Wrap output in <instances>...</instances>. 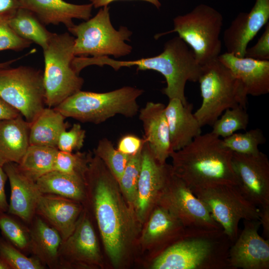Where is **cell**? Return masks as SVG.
<instances>
[{
	"mask_svg": "<svg viewBox=\"0 0 269 269\" xmlns=\"http://www.w3.org/2000/svg\"><path fill=\"white\" fill-rule=\"evenodd\" d=\"M0 269H10L6 262L0 257Z\"/></svg>",
	"mask_w": 269,
	"mask_h": 269,
	"instance_id": "cell-47",
	"label": "cell"
},
{
	"mask_svg": "<svg viewBox=\"0 0 269 269\" xmlns=\"http://www.w3.org/2000/svg\"><path fill=\"white\" fill-rule=\"evenodd\" d=\"M18 59H12L4 62L0 63V68L7 67L10 66V65L15 62Z\"/></svg>",
	"mask_w": 269,
	"mask_h": 269,
	"instance_id": "cell-48",
	"label": "cell"
},
{
	"mask_svg": "<svg viewBox=\"0 0 269 269\" xmlns=\"http://www.w3.org/2000/svg\"><path fill=\"white\" fill-rule=\"evenodd\" d=\"M220 118L212 126L211 133L218 137L225 138L239 130H246L249 122L247 109L237 106L226 110Z\"/></svg>",
	"mask_w": 269,
	"mask_h": 269,
	"instance_id": "cell-31",
	"label": "cell"
},
{
	"mask_svg": "<svg viewBox=\"0 0 269 269\" xmlns=\"http://www.w3.org/2000/svg\"><path fill=\"white\" fill-rule=\"evenodd\" d=\"M192 110V104L185 105L176 98L170 99L165 107L172 151L183 148L201 134L202 127Z\"/></svg>",
	"mask_w": 269,
	"mask_h": 269,
	"instance_id": "cell-24",
	"label": "cell"
},
{
	"mask_svg": "<svg viewBox=\"0 0 269 269\" xmlns=\"http://www.w3.org/2000/svg\"><path fill=\"white\" fill-rule=\"evenodd\" d=\"M156 205L166 209L187 229L223 230L203 203L173 171L160 194Z\"/></svg>",
	"mask_w": 269,
	"mask_h": 269,
	"instance_id": "cell-12",
	"label": "cell"
},
{
	"mask_svg": "<svg viewBox=\"0 0 269 269\" xmlns=\"http://www.w3.org/2000/svg\"><path fill=\"white\" fill-rule=\"evenodd\" d=\"M245 57L259 60H269V23L266 24L265 30L257 43L247 48Z\"/></svg>",
	"mask_w": 269,
	"mask_h": 269,
	"instance_id": "cell-40",
	"label": "cell"
},
{
	"mask_svg": "<svg viewBox=\"0 0 269 269\" xmlns=\"http://www.w3.org/2000/svg\"><path fill=\"white\" fill-rule=\"evenodd\" d=\"M65 119L54 108L45 107L30 124L29 144L57 148L60 134L68 127Z\"/></svg>",
	"mask_w": 269,
	"mask_h": 269,
	"instance_id": "cell-27",
	"label": "cell"
},
{
	"mask_svg": "<svg viewBox=\"0 0 269 269\" xmlns=\"http://www.w3.org/2000/svg\"><path fill=\"white\" fill-rule=\"evenodd\" d=\"M171 165L160 163L153 157L145 141L142 150L141 168L134 210L139 222L142 224L156 205L170 175Z\"/></svg>",
	"mask_w": 269,
	"mask_h": 269,
	"instance_id": "cell-15",
	"label": "cell"
},
{
	"mask_svg": "<svg viewBox=\"0 0 269 269\" xmlns=\"http://www.w3.org/2000/svg\"><path fill=\"white\" fill-rule=\"evenodd\" d=\"M92 156L91 152L76 153L58 150L53 170L85 179L89 161Z\"/></svg>",
	"mask_w": 269,
	"mask_h": 269,
	"instance_id": "cell-33",
	"label": "cell"
},
{
	"mask_svg": "<svg viewBox=\"0 0 269 269\" xmlns=\"http://www.w3.org/2000/svg\"><path fill=\"white\" fill-rule=\"evenodd\" d=\"M35 182L42 194L60 196L83 204L85 201L86 181L82 178L53 170L40 177Z\"/></svg>",
	"mask_w": 269,
	"mask_h": 269,
	"instance_id": "cell-28",
	"label": "cell"
},
{
	"mask_svg": "<svg viewBox=\"0 0 269 269\" xmlns=\"http://www.w3.org/2000/svg\"><path fill=\"white\" fill-rule=\"evenodd\" d=\"M19 7L18 0H0V20L8 22Z\"/></svg>",
	"mask_w": 269,
	"mask_h": 269,
	"instance_id": "cell-42",
	"label": "cell"
},
{
	"mask_svg": "<svg viewBox=\"0 0 269 269\" xmlns=\"http://www.w3.org/2000/svg\"><path fill=\"white\" fill-rule=\"evenodd\" d=\"M269 0H256L249 12H240L225 29L223 41L227 52L245 57L249 43L269 22Z\"/></svg>",
	"mask_w": 269,
	"mask_h": 269,
	"instance_id": "cell-17",
	"label": "cell"
},
{
	"mask_svg": "<svg viewBox=\"0 0 269 269\" xmlns=\"http://www.w3.org/2000/svg\"><path fill=\"white\" fill-rule=\"evenodd\" d=\"M89 215L84 207L74 231L62 241L59 250V269L102 267L101 251Z\"/></svg>",
	"mask_w": 269,
	"mask_h": 269,
	"instance_id": "cell-13",
	"label": "cell"
},
{
	"mask_svg": "<svg viewBox=\"0 0 269 269\" xmlns=\"http://www.w3.org/2000/svg\"><path fill=\"white\" fill-rule=\"evenodd\" d=\"M2 167L9 180L11 190L7 211L30 224L36 215L37 202L42 193L36 182L19 170L16 163L9 162Z\"/></svg>",
	"mask_w": 269,
	"mask_h": 269,
	"instance_id": "cell-21",
	"label": "cell"
},
{
	"mask_svg": "<svg viewBox=\"0 0 269 269\" xmlns=\"http://www.w3.org/2000/svg\"><path fill=\"white\" fill-rule=\"evenodd\" d=\"M244 227L229 251L231 269H269V240L258 233L259 220H244Z\"/></svg>",
	"mask_w": 269,
	"mask_h": 269,
	"instance_id": "cell-16",
	"label": "cell"
},
{
	"mask_svg": "<svg viewBox=\"0 0 269 269\" xmlns=\"http://www.w3.org/2000/svg\"><path fill=\"white\" fill-rule=\"evenodd\" d=\"M143 92L132 86L104 93L80 90L54 109L65 118L99 124L117 115L127 118L136 116L139 112L137 100Z\"/></svg>",
	"mask_w": 269,
	"mask_h": 269,
	"instance_id": "cell-5",
	"label": "cell"
},
{
	"mask_svg": "<svg viewBox=\"0 0 269 269\" xmlns=\"http://www.w3.org/2000/svg\"><path fill=\"white\" fill-rule=\"evenodd\" d=\"M85 137V130L79 124H74L70 130L61 133L57 148L58 150L67 152L79 150L83 146Z\"/></svg>",
	"mask_w": 269,
	"mask_h": 269,
	"instance_id": "cell-38",
	"label": "cell"
},
{
	"mask_svg": "<svg viewBox=\"0 0 269 269\" xmlns=\"http://www.w3.org/2000/svg\"><path fill=\"white\" fill-rule=\"evenodd\" d=\"M28 232L29 252L45 266L59 269V250L63 241L59 233L37 215Z\"/></svg>",
	"mask_w": 269,
	"mask_h": 269,
	"instance_id": "cell-25",
	"label": "cell"
},
{
	"mask_svg": "<svg viewBox=\"0 0 269 269\" xmlns=\"http://www.w3.org/2000/svg\"><path fill=\"white\" fill-rule=\"evenodd\" d=\"M232 153L211 132L201 134L183 148L171 153L172 171L192 191L220 184L237 185Z\"/></svg>",
	"mask_w": 269,
	"mask_h": 269,
	"instance_id": "cell-2",
	"label": "cell"
},
{
	"mask_svg": "<svg viewBox=\"0 0 269 269\" xmlns=\"http://www.w3.org/2000/svg\"><path fill=\"white\" fill-rule=\"evenodd\" d=\"M192 192L232 243L239 235L241 220H259V209L244 196L237 185L220 184Z\"/></svg>",
	"mask_w": 269,
	"mask_h": 269,
	"instance_id": "cell-11",
	"label": "cell"
},
{
	"mask_svg": "<svg viewBox=\"0 0 269 269\" xmlns=\"http://www.w3.org/2000/svg\"><path fill=\"white\" fill-rule=\"evenodd\" d=\"M0 257L10 269H43L45 266L37 258L27 257L11 243L0 239Z\"/></svg>",
	"mask_w": 269,
	"mask_h": 269,
	"instance_id": "cell-37",
	"label": "cell"
},
{
	"mask_svg": "<svg viewBox=\"0 0 269 269\" xmlns=\"http://www.w3.org/2000/svg\"><path fill=\"white\" fill-rule=\"evenodd\" d=\"M20 7L32 12L45 25L64 24L67 28L74 18L87 20L92 17L93 5L77 4L64 0H18Z\"/></svg>",
	"mask_w": 269,
	"mask_h": 269,
	"instance_id": "cell-22",
	"label": "cell"
},
{
	"mask_svg": "<svg viewBox=\"0 0 269 269\" xmlns=\"http://www.w3.org/2000/svg\"><path fill=\"white\" fill-rule=\"evenodd\" d=\"M74 39L68 32L53 33L47 47L43 50L45 104L49 108H55L83 87V79L72 67L75 57Z\"/></svg>",
	"mask_w": 269,
	"mask_h": 269,
	"instance_id": "cell-7",
	"label": "cell"
},
{
	"mask_svg": "<svg viewBox=\"0 0 269 269\" xmlns=\"http://www.w3.org/2000/svg\"><path fill=\"white\" fill-rule=\"evenodd\" d=\"M94 152L118 181L131 156L126 155L115 148L112 142L107 138L99 140Z\"/></svg>",
	"mask_w": 269,
	"mask_h": 269,
	"instance_id": "cell-35",
	"label": "cell"
},
{
	"mask_svg": "<svg viewBox=\"0 0 269 269\" xmlns=\"http://www.w3.org/2000/svg\"><path fill=\"white\" fill-rule=\"evenodd\" d=\"M165 106L148 102L139 111L142 124L144 139L152 155L159 163H166L173 151L170 145L168 126L165 115Z\"/></svg>",
	"mask_w": 269,
	"mask_h": 269,
	"instance_id": "cell-19",
	"label": "cell"
},
{
	"mask_svg": "<svg viewBox=\"0 0 269 269\" xmlns=\"http://www.w3.org/2000/svg\"><path fill=\"white\" fill-rule=\"evenodd\" d=\"M0 98L32 123L46 105L43 72L27 66L0 68Z\"/></svg>",
	"mask_w": 269,
	"mask_h": 269,
	"instance_id": "cell-10",
	"label": "cell"
},
{
	"mask_svg": "<svg viewBox=\"0 0 269 269\" xmlns=\"http://www.w3.org/2000/svg\"><path fill=\"white\" fill-rule=\"evenodd\" d=\"M92 65H108L115 70L122 67L136 66V70H150L157 71L165 78L166 86L162 90L169 99L176 98L184 105L188 103L185 96L187 81L198 82L202 72V66L197 61L192 50L179 36L166 41L163 51L150 57L134 60H118L109 56L92 57Z\"/></svg>",
	"mask_w": 269,
	"mask_h": 269,
	"instance_id": "cell-3",
	"label": "cell"
},
{
	"mask_svg": "<svg viewBox=\"0 0 269 269\" xmlns=\"http://www.w3.org/2000/svg\"><path fill=\"white\" fill-rule=\"evenodd\" d=\"M198 82L202 101L194 115L202 127L212 126L228 109H247L248 95L244 86L218 58L202 66Z\"/></svg>",
	"mask_w": 269,
	"mask_h": 269,
	"instance_id": "cell-6",
	"label": "cell"
},
{
	"mask_svg": "<svg viewBox=\"0 0 269 269\" xmlns=\"http://www.w3.org/2000/svg\"><path fill=\"white\" fill-rule=\"evenodd\" d=\"M144 138H140L134 134H126L118 141L117 149L122 153L132 156L137 153L142 147Z\"/></svg>",
	"mask_w": 269,
	"mask_h": 269,
	"instance_id": "cell-41",
	"label": "cell"
},
{
	"mask_svg": "<svg viewBox=\"0 0 269 269\" xmlns=\"http://www.w3.org/2000/svg\"><path fill=\"white\" fill-rule=\"evenodd\" d=\"M7 179V176L3 167L0 166V213H5L8 209L4 190V185Z\"/></svg>",
	"mask_w": 269,
	"mask_h": 269,
	"instance_id": "cell-43",
	"label": "cell"
},
{
	"mask_svg": "<svg viewBox=\"0 0 269 269\" xmlns=\"http://www.w3.org/2000/svg\"><path fill=\"white\" fill-rule=\"evenodd\" d=\"M31 43L18 35L7 22L0 20V51H21L29 47Z\"/></svg>",
	"mask_w": 269,
	"mask_h": 269,
	"instance_id": "cell-39",
	"label": "cell"
},
{
	"mask_svg": "<svg viewBox=\"0 0 269 269\" xmlns=\"http://www.w3.org/2000/svg\"><path fill=\"white\" fill-rule=\"evenodd\" d=\"M108 6L101 7L93 17L67 29L75 36V56H109L115 58L131 53L133 48L126 43L132 32L126 26L116 29L112 24Z\"/></svg>",
	"mask_w": 269,
	"mask_h": 269,
	"instance_id": "cell-9",
	"label": "cell"
},
{
	"mask_svg": "<svg viewBox=\"0 0 269 269\" xmlns=\"http://www.w3.org/2000/svg\"><path fill=\"white\" fill-rule=\"evenodd\" d=\"M30 126L21 115L0 121V166L20 162L30 145Z\"/></svg>",
	"mask_w": 269,
	"mask_h": 269,
	"instance_id": "cell-26",
	"label": "cell"
},
{
	"mask_svg": "<svg viewBox=\"0 0 269 269\" xmlns=\"http://www.w3.org/2000/svg\"><path fill=\"white\" fill-rule=\"evenodd\" d=\"M19 115L18 111L0 98V121L14 118Z\"/></svg>",
	"mask_w": 269,
	"mask_h": 269,
	"instance_id": "cell-44",
	"label": "cell"
},
{
	"mask_svg": "<svg viewBox=\"0 0 269 269\" xmlns=\"http://www.w3.org/2000/svg\"><path fill=\"white\" fill-rule=\"evenodd\" d=\"M85 181L84 204L92 210L106 254L114 267H118L127 259L141 224L117 180L95 155L89 161Z\"/></svg>",
	"mask_w": 269,
	"mask_h": 269,
	"instance_id": "cell-1",
	"label": "cell"
},
{
	"mask_svg": "<svg viewBox=\"0 0 269 269\" xmlns=\"http://www.w3.org/2000/svg\"><path fill=\"white\" fill-rule=\"evenodd\" d=\"M218 59L228 67L242 84L248 95L260 96L269 92V60L240 58L228 52Z\"/></svg>",
	"mask_w": 269,
	"mask_h": 269,
	"instance_id": "cell-23",
	"label": "cell"
},
{
	"mask_svg": "<svg viewBox=\"0 0 269 269\" xmlns=\"http://www.w3.org/2000/svg\"><path fill=\"white\" fill-rule=\"evenodd\" d=\"M142 147L137 153L131 156L118 181L124 196L129 204L134 209L136 198L138 181L141 168Z\"/></svg>",
	"mask_w": 269,
	"mask_h": 269,
	"instance_id": "cell-34",
	"label": "cell"
},
{
	"mask_svg": "<svg viewBox=\"0 0 269 269\" xmlns=\"http://www.w3.org/2000/svg\"><path fill=\"white\" fill-rule=\"evenodd\" d=\"M90 3L93 5V6L95 8H101L104 6H108V5L117 0H88ZM141 0L149 2L157 8H159L161 6V3L159 0Z\"/></svg>",
	"mask_w": 269,
	"mask_h": 269,
	"instance_id": "cell-46",
	"label": "cell"
},
{
	"mask_svg": "<svg viewBox=\"0 0 269 269\" xmlns=\"http://www.w3.org/2000/svg\"><path fill=\"white\" fill-rule=\"evenodd\" d=\"M259 221L263 229L265 237L269 238V205L260 208Z\"/></svg>",
	"mask_w": 269,
	"mask_h": 269,
	"instance_id": "cell-45",
	"label": "cell"
},
{
	"mask_svg": "<svg viewBox=\"0 0 269 269\" xmlns=\"http://www.w3.org/2000/svg\"><path fill=\"white\" fill-rule=\"evenodd\" d=\"M232 165L237 185L244 196L257 207L269 205V160L262 151L232 153Z\"/></svg>",
	"mask_w": 269,
	"mask_h": 269,
	"instance_id": "cell-14",
	"label": "cell"
},
{
	"mask_svg": "<svg viewBox=\"0 0 269 269\" xmlns=\"http://www.w3.org/2000/svg\"><path fill=\"white\" fill-rule=\"evenodd\" d=\"M231 243L223 230H193L155 257L151 268L226 269Z\"/></svg>",
	"mask_w": 269,
	"mask_h": 269,
	"instance_id": "cell-4",
	"label": "cell"
},
{
	"mask_svg": "<svg viewBox=\"0 0 269 269\" xmlns=\"http://www.w3.org/2000/svg\"><path fill=\"white\" fill-rule=\"evenodd\" d=\"M173 21L172 30L157 34L155 38L176 32L191 47L201 66L218 58L221 51L220 35L223 23V16L219 11L201 3L190 12L175 17Z\"/></svg>",
	"mask_w": 269,
	"mask_h": 269,
	"instance_id": "cell-8",
	"label": "cell"
},
{
	"mask_svg": "<svg viewBox=\"0 0 269 269\" xmlns=\"http://www.w3.org/2000/svg\"><path fill=\"white\" fill-rule=\"evenodd\" d=\"M57 148L29 145L20 162L19 170L28 179L36 181L53 170Z\"/></svg>",
	"mask_w": 269,
	"mask_h": 269,
	"instance_id": "cell-29",
	"label": "cell"
},
{
	"mask_svg": "<svg viewBox=\"0 0 269 269\" xmlns=\"http://www.w3.org/2000/svg\"><path fill=\"white\" fill-rule=\"evenodd\" d=\"M0 229L9 242L22 252L29 251L28 228L4 213H0Z\"/></svg>",
	"mask_w": 269,
	"mask_h": 269,
	"instance_id": "cell-36",
	"label": "cell"
},
{
	"mask_svg": "<svg viewBox=\"0 0 269 269\" xmlns=\"http://www.w3.org/2000/svg\"><path fill=\"white\" fill-rule=\"evenodd\" d=\"M8 23L21 38L45 49L53 35L29 10L19 7Z\"/></svg>",
	"mask_w": 269,
	"mask_h": 269,
	"instance_id": "cell-30",
	"label": "cell"
},
{
	"mask_svg": "<svg viewBox=\"0 0 269 269\" xmlns=\"http://www.w3.org/2000/svg\"><path fill=\"white\" fill-rule=\"evenodd\" d=\"M83 204L60 196L41 194L36 209L39 216L66 240L74 231L84 209Z\"/></svg>",
	"mask_w": 269,
	"mask_h": 269,
	"instance_id": "cell-20",
	"label": "cell"
},
{
	"mask_svg": "<svg viewBox=\"0 0 269 269\" xmlns=\"http://www.w3.org/2000/svg\"><path fill=\"white\" fill-rule=\"evenodd\" d=\"M147 219L140 237V243L145 247L157 248V255L192 230L185 228L168 211L158 205L155 206Z\"/></svg>",
	"mask_w": 269,
	"mask_h": 269,
	"instance_id": "cell-18",
	"label": "cell"
},
{
	"mask_svg": "<svg viewBox=\"0 0 269 269\" xmlns=\"http://www.w3.org/2000/svg\"><path fill=\"white\" fill-rule=\"evenodd\" d=\"M266 142L263 132L259 128L244 133L233 134L222 139L223 146L232 152L243 154H256L260 145Z\"/></svg>",
	"mask_w": 269,
	"mask_h": 269,
	"instance_id": "cell-32",
	"label": "cell"
}]
</instances>
